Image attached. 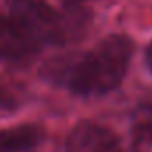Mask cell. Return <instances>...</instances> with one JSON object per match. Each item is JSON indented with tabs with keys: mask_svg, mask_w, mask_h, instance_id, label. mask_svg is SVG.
Returning a JSON list of instances; mask_svg holds the SVG:
<instances>
[{
	"mask_svg": "<svg viewBox=\"0 0 152 152\" xmlns=\"http://www.w3.org/2000/svg\"><path fill=\"white\" fill-rule=\"evenodd\" d=\"M134 41L125 34H109L83 54L47 63L41 77L72 95L95 99L120 88L131 66Z\"/></svg>",
	"mask_w": 152,
	"mask_h": 152,
	"instance_id": "cell-1",
	"label": "cell"
},
{
	"mask_svg": "<svg viewBox=\"0 0 152 152\" xmlns=\"http://www.w3.org/2000/svg\"><path fill=\"white\" fill-rule=\"evenodd\" d=\"M47 47L45 34L32 20L15 11L0 15V64H27Z\"/></svg>",
	"mask_w": 152,
	"mask_h": 152,
	"instance_id": "cell-2",
	"label": "cell"
},
{
	"mask_svg": "<svg viewBox=\"0 0 152 152\" xmlns=\"http://www.w3.org/2000/svg\"><path fill=\"white\" fill-rule=\"evenodd\" d=\"M64 152H124L115 132L93 122L75 125L64 143Z\"/></svg>",
	"mask_w": 152,
	"mask_h": 152,
	"instance_id": "cell-3",
	"label": "cell"
},
{
	"mask_svg": "<svg viewBox=\"0 0 152 152\" xmlns=\"http://www.w3.org/2000/svg\"><path fill=\"white\" fill-rule=\"evenodd\" d=\"M45 131L34 124L0 129V152H31L41 145Z\"/></svg>",
	"mask_w": 152,
	"mask_h": 152,
	"instance_id": "cell-4",
	"label": "cell"
},
{
	"mask_svg": "<svg viewBox=\"0 0 152 152\" xmlns=\"http://www.w3.org/2000/svg\"><path fill=\"white\" fill-rule=\"evenodd\" d=\"M132 136L136 148L152 147V104H143L140 111L134 115Z\"/></svg>",
	"mask_w": 152,
	"mask_h": 152,
	"instance_id": "cell-5",
	"label": "cell"
},
{
	"mask_svg": "<svg viewBox=\"0 0 152 152\" xmlns=\"http://www.w3.org/2000/svg\"><path fill=\"white\" fill-rule=\"evenodd\" d=\"M15 106H16L15 97H13L7 90L0 88V109H11V107H15Z\"/></svg>",
	"mask_w": 152,
	"mask_h": 152,
	"instance_id": "cell-6",
	"label": "cell"
},
{
	"mask_svg": "<svg viewBox=\"0 0 152 152\" xmlns=\"http://www.w3.org/2000/svg\"><path fill=\"white\" fill-rule=\"evenodd\" d=\"M145 64H147V68L152 72V41L148 43V47H147V50H145Z\"/></svg>",
	"mask_w": 152,
	"mask_h": 152,
	"instance_id": "cell-7",
	"label": "cell"
},
{
	"mask_svg": "<svg viewBox=\"0 0 152 152\" xmlns=\"http://www.w3.org/2000/svg\"><path fill=\"white\" fill-rule=\"evenodd\" d=\"M73 2H86V0H73Z\"/></svg>",
	"mask_w": 152,
	"mask_h": 152,
	"instance_id": "cell-8",
	"label": "cell"
}]
</instances>
